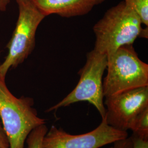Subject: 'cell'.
<instances>
[{
	"label": "cell",
	"mask_w": 148,
	"mask_h": 148,
	"mask_svg": "<svg viewBox=\"0 0 148 148\" xmlns=\"http://www.w3.org/2000/svg\"><path fill=\"white\" fill-rule=\"evenodd\" d=\"M142 24L137 14L122 1L107 10L94 25L93 49L109 56L122 46L133 45L138 37H144L147 33Z\"/></svg>",
	"instance_id": "6da1fadb"
},
{
	"label": "cell",
	"mask_w": 148,
	"mask_h": 148,
	"mask_svg": "<svg viewBox=\"0 0 148 148\" xmlns=\"http://www.w3.org/2000/svg\"><path fill=\"white\" fill-rule=\"evenodd\" d=\"M30 97L17 98L0 78V119L10 143V148H24L27 136L35 128L46 124L38 116Z\"/></svg>",
	"instance_id": "7a4b0ae2"
},
{
	"label": "cell",
	"mask_w": 148,
	"mask_h": 148,
	"mask_svg": "<svg viewBox=\"0 0 148 148\" xmlns=\"http://www.w3.org/2000/svg\"><path fill=\"white\" fill-rule=\"evenodd\" d=\"M19 15L10 41L8 54L0 65V78L5 79L8 71L16 69L32 54L35 47L37 28L46 16L32 0H16Z\"/></svg>",
	"instance_id": "3957f363"
},
{
	"label": "cell",
	"mask_w": 148,
	"mask_h": 148,
	"mask_svg": "<svg viewBox=\"0 0 148 148\" xmlns=\"http://www.w3.org/2000/svg\"><path fill=\"white\" fill-rule=\"evenodd\" d=\"M106 70L103 81L104 97L148 86V65L139 58L133 45L122 46L108 56Z\"/></svg>",
	"instance_id": "277c9868"
},
{
	"label": "cell",
	"mask_w": 148,
	"mask_h": 148,
	"mask_svg": "<svg viewBox=\"0 0 148 148\" xmlns=\"http://www.w3.org/2000/svg\"><path fill=\"white\" fill-rule=\"evenodd\" d=\"M108 63V56L93 49L87 54L84 67L79 70V79L74 90L62 101L49 108L47 112L70 106L79 101H87L93 105L102 119L106 116L104 104L103 76Z\"/></svg>",
	"instance_id": "5b68a950"
},
{
	"label": "cell",
	"mask_w": 148,
	"mask_h": 148,
	"mask_svg": "<svg viewBox=\"0 0 148 148\" xmlns=\"http://www.w3.org/2000/svg\"><path fill=\"white\" fill-rule=\"evenodd\" d=\"M128 137L127 132L112 128L104 119L95 130L78 135L53 125L43 138L41 148H100Z\"/></svg>",
	"instance_id": "8992f818"
},
{
	"label": "cell",
	"mask_w": 148,
	"mask_h": 148,
	"mask_svg": "<svg viewBox=\"0 0 148 148\" xmlns=\"http://www.w3.org/2000/svg\"><path fill=\"white\" fill-rule=\"evenodd\" d=\"M108 125L122 131L130 130L137 117L148 108V86L106 97L104 101Z\"/></svg>",
	"instance_id": "52a82bcc"
},
{
	"label": "cell",
	"mask_w": 148,
	"mask_h": 148,
	"mask_svg": "<svg viewBox=\"0 0 148 148\" xmlns=\"http://www.w3.org/2000/svg\"><path fill=\"white\" fill-rule=\"evenodd\" d=\"M47 16L57 14L64 18L85 16L105 0H32Z\"/></svg>",
	"instance_id": "ba28073f"
},
{
	"label": "cell",
	"mask_w": 148,
	"mask_h": 148,
	"mask_svg": "<svg viewBox=\"0 0 148 148\" xmlns=\"http://www.w3.org/2000/svg\"><path fill=\"white\" fill-rule=\"evenodd\" d=\"M130 130L133 134L148 140V108L137 117Z\"/></svg>",
	"instance_id": "9c48e42d"
},
{
	"label": "cell",
	"mask_w": 148,
	"mask_h": 148,
	"mask_svg": "<svg viewBox=\"0 0 148 148\" xmlns=\"http://www.w3.org/2000/svg\"><path fill=\"white\" fill-rule=\"evenodd\" d=\"M47 131L48 128L46 124L39 126L34 129L26 139L27 148H41L43 138Z\"/></svg>",
	"instance_id": "30bf717a"
},
{
	"label": "cell",
	"mask_w": 148,
	"mask_h": 148,
	"mask_svg": "<svg viewBox=\"0 0 148 148\" xmlns=\"http://www.w3.org/2000/svg\"><path fill=\"white\" fill-rule=\"evenodd\" d=\"M139 17L142 24L148 26V0H123Z\"/></svg>",
	"instance_id": "8fae6325"
},
{
	"label": "cell",
	"mask_w": 148,
	"mask_h": 148,
	"mask_svg": "<svg viewBox=\"0 0 148 148\" xmlns=\"http://www.w3.org/2000/svg\"><path fill=\"white\" fill-rule=\"evenodd\" d=\"M130 138L131 143L128 148H148V140L144 139L133 134Z\"/></svg>",
	"instance_id": "7c38bea8"
},
{
	"label": "cell",
	"mask_w": 148,
	"mask_h": 148,
	"mask_svg": "<svg viewBox=\"0 0 148 148\" xmlns=\"http://www.w3.org/2000/svg\"><path fill=\"white\" fill-rule=\"evenodd\" d=\"M0 148H10L9 140L1 120H0Z\"/></svg>",
	"instance_id": "4fadbf2b"
},
{
	"label": "cell",
	"mask_w": 148,
	"mask_h": 148,
	"mask_svg": "<svg viewBox=\"0 0 148 148\" xmlns=\"http://www.w3.org/2000/svg\"><path fill=\"white\" fill-rule=\"evenodd\" d=\"M10 2V0H0V11L5 12Z\"/></svg>",
	"instance_id": "5bb4252c"
},
{
	"label": "cell",
	"mask_w": 148,
	"mask_h": 148,
	"mask_svg": "<svg viewBox=\"0 0 148 148\" xmlns=\"http://www.w3.org/2000/svg\"><path fill=\"white\" fill-rule=\"evenodd\" d=\"M111 148H127V145L123 142H116L114 144Z\"/></svg>",
	"instance_id": "9a60e30c"
},
{
	"label": "cell",
	"mask_w": 148,
	"mask_h": 148,
	"mask_svg": "<svg viewBox=\"0 0 148 148\" xmlns=\"http://www.w3.org/2000/svg\"><path fill=\"white\" fill-rule=\"evenodd\" d=\"M0 56H1V52H0Z\"/></svg>",
	"instance_id": "2e32d148"
},
{
	"label": "cell",
	"mask_w": 148,
	"mask_h": 148,
	"mask_svg": "<svg viewBox=\"0 0 148 148\" xmlns=\"http://www.w3.org/2000/svg\"><path fill=\"white\" fill-rule=\"evenodd\" d=\"M111 148V147H110V148Z\"/></svg>",
	"instance_id": "e0dca14e"
}]
</instances>
